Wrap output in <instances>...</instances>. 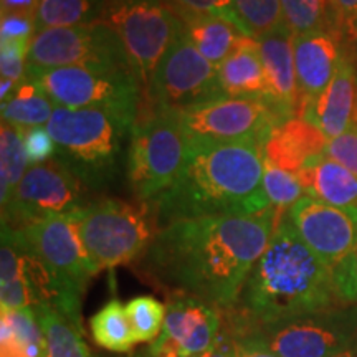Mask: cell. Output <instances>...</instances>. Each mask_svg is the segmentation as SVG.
<instances>
[{"instance_id": "5bb4252c", "label": "cell", "mask_w": 357, "mask_h": 357, "mask_svg": "<svg viewBox=\"0 0 357 357\" xmlns=\"http://www.w3.org/2000/svg\"><path fill=\"white\" fill-rule=\"evenodd\" d=\"M265 344L280 357H331L349 351L357 339V307L346 306L260 326Z\"/></svg>"}, {"instance_id": "30bf717a", "label": "cell", "mask_w": 357, "mask_h": 357, "mask_svg": "<svg viewBox=\"0 0 357 357\" xmlns=\"http://www.w3.org/2000/svg\"><path fill=\"white\" fill-rule=\"evenodd\" d=\"M105 22L121 38L144 98L159 61L182 30L181 17L169 0H106Z\"/></svg>"}, {"instance_id": "4fadbf2b", "label": "cell", "mask_w": 357, "mask_h": 357, "mask_svg": "<svg viewBox=\"0 0 357 357\" xmlns=\"http://www.w3.org/2000/svg\"><path fill=\"white\" fill-rule=\"evenodd\" d=\"M88 190L82 178L55 158L33 164L2 211V225L20 229L45 218L73 215L89 204Z\"/></svg>"}, {"instance_id": "2e32d148", "label": "cell", "mask_w": 357, "mask_h": 357, "mask_svg": "<svg viewBox=\"0 0 357 357\" xmlns=\"http://www.w3.org/2000/svg\"><path fill=\"white\" fill-rule=\"evenodd\" d=\"M287 218L328 266L357 250V208H339L305 195L289 208Z\"/></svg>"}, {"instance_id": "484cf974", "label": "cell", "mask_w": 357, "mask_h": 357, "mask_svg": "<svg viewBox=\"0 0 357 357\" xmlns=\"http://www.w3.org/2000/svg\"><path fill=\"white\" fill-rule=\"evenodd\" d=\"M56 102L37 83L24 79L10 100L2 102V121L30 129L48 124Z\"/></svg>"}, {"instance_id": "cb8c5ba5", "label": "cell", "mask_w": 357, "mask_h": 357, "mask_svg": "<svg viewBox=\"0 0 357 357\" xmlns=\"http://www.w3.org/2000/svg\"><path fill=\"white\" fill-rule=\"evenodd\" d=\"M33 311L42 328L47 357H89L82 337V323H77L66 312L47 303L33 306Z\"/></svg>"}, {"instance_id": "7c38bea8", "label": "cell", "mask_w": 357, "mask_h": 357, "mask_svg": "<svg viewBox=\"0 0 357 357\" xmlns=\"http://www.w3.org/2000/svg\"><path fill=\"white\" fill-rule=\"evenodd\" d=\"M60 66L131 68V63L121 38L101 20L88 25L48 29L33 35L26 55V68Z\"/></svg>"}, {"instance_id": "9c48e42d", "label": "cell", "mask_w": 357, "mask_h": 357, "mask_svg": "<svg viewBox=\"0 0 357 357\" xmlns=\"http://www.w3.org/2000/svg\"><path fill=\"white\" fill-rule=\"evenodd\" d=\"M218 66L205 58L182 30L159 61L149 88L142 98L141 109L181 114L207 102L223 100Z\"/></svg>"}, {"instance_id": "f6af8a7d", "label": "cell", "mask_w": 357, "mask_h": 357, "mask_svg": "<svg viewBox=\"0 0 357 357\" xmlns=\"http://www.w3.org/2000/svg\"><path fill=\"white\" fill-rule=\"evenodd\" d=\"M40 0H0L2 3V13H26L33 15L37 12Z\"/></svg>"}, {"instance_id": "7dc6e473", "label": "cell", "mask_w": 357, "mask_h": 357, "mask_svg": "<svg viewBox=\"0 0 357 357\" xmlns=\"http://www.w3.org/2000/svg\"><path fill=\"white\" fill-rule=\"evenodd\" d=\"M352 357H357V339H356L354 346H352Z\"/></svg>"}, {"instance_id": "bcb514c9", "label": "cell", "mask_w": 357, "mask_h": 357, "mask_svg": "<svg viewBox=\"0 0 357 357\" xmlns=\"http://www.w3.org/2000/svg\"><path fill=\"white\" fill-rule=\"evenodd\" d=\"M331 357H352V347L349 351H344V352H339L336 356H331Z\"/></svg>"}, {"instance_id": "4316f807", "label": "cell", "mask_w": 357, "mask_h": 357, "mask_svg": "<svg viewBox=\"0 0 357 357\" xmlns=\"http://www.w3.org/2000/svg\"><path fill=\"white\" fill-rule=\"evenodd\" d=\"M24 131L15 124L2 121L0 129V204L2 211L12 202L22 178L29 169L24 147Z\"/></svg>"}, {"instance_id": "603a6c76", "label": "cell", "mask_w": 357, "mask_h": 357, "mask_svg": "<svg viewBox=\"0 0 357 357\" xmlns=\"http://www.w3.org/2000/svg\"><path fill=\"white\" fill-rule=\"evenodd\" d=\"M187 38L211 63L220 66L243 37L242 30L225 17L177 12Z\"/></svg>"}, {"instance_id": "83f0119b", "label": "cell", "mask_w": 357, "mask_h": 357, "mask_svg": "<svg viewBox=\"0 0 357 357\" xmlns=\"http://www.w3.org/2000/svg\"><path fill=\"white\" fill-rule=\"evenodd\" d=\"M89 328L95 342L111 352H128L137 344L126 306L118 298L106 303L89 319Z\"/></svg>"}, {"instance_id": "d6a6232c", "label": "cell", "mask_w": 357, "mask_h": 357, "mask_svg": "<svg viewBox=\"0 0 357 357\" xmlns=\"http://www.w3.org/2000/svg\"><path fill=\"white\" fill-rule=\"evenodd\" d=\"M0 326L8 331L33 357H47V346L33 307L2 312Z\"/></svg>"}, {"instance_id": "8d00e7d4", "label": "cell", "mask_w": 357, "mask_h": 357, "mask_svg": "<svg viewBox=\"0 0 357 357\" xmlns=\"http://www.w3.org/2000/svg\"><path fill=\"white\" fill-rule=\"evenodd\" d=\"M324 155L344 166L357 176V129L341 134V136L329 139L326 144Z\"/></svg>"}, {"instance_id": "ffe728a7", "label": "cell", "mask_w": 357, "mask_h": 357, "mask_svg": "<svg viewBox=\"0 0 357 357\" xmlns=\"http://www.w3.org/2000/svg\"><path fill=\"white\" fill-rule=\"evenodd\" d=\"M328 141L314 124L303 118H293L271 131L263 158L271 166L298 174L310 160L324 154Z\"/></svg>"}, {"instance_id": "f35d334b", "label": "cell", "mask_w": 357, "mask_h": 357, "mask_svg": "<svg viewBox=\"0 0 357 357\" xmlns=\"http://www.w3.org/2000/svg\"><path fill=\"white\" fill-rule=\"evenodd\" d=\"M32 293H30L24 275H20L19 278L10 281V283L0 284V307H2V312L25 310V307H32Z\"/></svg>"}, {"instance_id": "ab89813d", "label": "cell", "mask_w": 357, "mask_h": 357, "mask_svg": "<svg viewBox=\"0 0 357 357\" xmlns=\"http://www.w3.org/2000/svg\"><path fill=\"white\" fill-rule=\"evenodd\" d=\"M0 35V42L32 40L35 35V17L26 13H2Z\"/></svg>"}, {"instance_id": "7a4b0ae2", "label": "cell", "mask_w": 357, "mask_h": 357, "mask_svg": "<svg viewBox=\"0 0 357 357\" xmlns=\"http://www.w3.org/2000/svg\"><path fill=\"white\" fill-rule=\"evenodd\" d=\"M265 147L255 144L189 146L176 182L147 202L158 230L200 217H250L270 208L263 172Z\"/></svg>"}, {"instance_id": "5b68a950", "label": "cell", "mask_w": 357, "mask_h": 357, "mask_svg": "<svg viewBox=\"0 0 357 357\" xmlns=\"http://www.w3.org/2000/svg\"><path fill=\"white\" fill-rule=\"evenodd\" d=\"M73 217L96 271L136 263L158 231L153 212L144 202L102 197L89 202Z\"/></svg>"}, {"instance_id": "e0dca14e", "label": "cell", "mask_w": 357, "mask_h": 357, "mask_svg": "<svg viewBox=\"0 0 357 357\" xmlns=\"http://www.w3.org/2000/svg\"><path fill=\"white\" fill-rule=\"evenodd\" d=\"M351 38L334 30L294 35V68H296L298 93L301 114L331 83L344 55V47Z\"/></svg>"}, {"instance_id": "1f68e13d", "label": "cell", "mask_w": 357, "mask_h": 357, "mask_svg": "<svg viewBox=\"0 0 357 357\" xmlns=\"http://www.w3.org/2000/svg\"><path fill=\"white\" fill-rule=\"evenodd\" d=\"M126 311L137 342L155 341L162 333L167 305H164L158 298L149 296V294L132 298L128 301Z\"/></svg>"}, {"instance_id": "74e56055", "label": "cell", "mask_w": 357, "mask_h": 357, "mask_svg": "<svg viewBox=\"0 0 357 357\" xmlns=\"http://www.w3.org/2000/svg\"><path fill=\"white\" fill-rule=\"evenodd\" d=\"M176 12L200 13V15H217L234 20L235 0H169Z\"/></svg>"}, {"instance_id": "8992f818", "label": "cell", "mask_w": 357, "mask_h": 357, "mask_svg": "<svg viewBox=\"0 0 357 357\" xmlns=\"http://www.w3.org/2000/svg\"><path fill=\"white\" fill-rule=\"evenodd\" d=\"M189 142L178 116L142 109L126 151V176L137 202H151L171 187L184 169Z\"/></svg>"}, {"instance_id": "d6986e66", "label": "cell", "mask_w": 357, "mask_h": 357, "mask_svg": "<svg viewBox=\"0 0 357 357\" xmlns=\"http://www.w3.org/2000/svg\"><path fill=\"white\" fill-rule=\"evenodd\" d=\"M258 40L268 84L266 101L281 123L300 118L301 101L294 68V35L287 25L261 35Z\"/></svg>"}, {"instance_id": "d590c367", "label": "cell", "mask_w": 357, "mask_h": 357, "mask_svg": "<svg viewBox=\"0 0 357 357\" xmlns=\"http://www.w3.org/2000/svg\"><path fill=\"white\" fill-rule=\"evenodd\" d=\"M24 147L30 166L43 164L55 158L56 146L47 126L30 128L24 131Z\"/></svg>"}, {"instance_id": "ee69618b", "label": "cell", "mask_w": 357, "mask_h": 357, "mask_svg": "<svg viewBox=\"0 0 357 357\" xmlns=\"http://www.w3.org/2000/svg\"><path fill=\"white\" fill-rule=\"evenodd\" d=\"M2 331H0V352H2V357H33L17 341L15 337L12 336L10 331L3 326H0Z\"/></svg>"}, {"instance_id": "3957f363", "label": "cell", "mask_w": 357, "mask_h": 357, "mask_svg": "<svg viewBox=\"0 0 357 357\" xmlns=\"http://www.w3.org/2000/svg\"><path fill=\"white\" fill-rule=\"evenodd\" d=\"M235 307L260 328L346 306L334 293L331 266L306 247L284 217L250 271Z\"/></svg>"}, {"instance_id": "f546056e", "label": "cell", "mask_w": 357, "mask_h": 357, "mask_svg": "<svg viewBox=\"0 0 357 357\" xmlns=\"http://www.w3.org/2000/svg\"><path fill=\"white\" fill-rule=\"evenodd\" d=\"M234 20L247 37L260 38L284 25L281 0H235Z\"/></svg>"}, {"instance_id": "6da1fadb", "label": "cell", "mask_w": 357, "mask_h": 357, "mask_svg": "<svg viewBox=\"0 0 357 357\" xmlns=\"http://www.w3.org/2000/svg\"><path fill=\"white\" fill-rule=\"evenodd\" d=\"M273 207L250 217H200L160 227L134 271L164 293H182L208 305L238 303L250 271L276 229Z\"/></svg>"}, {"instance_id": "ac0fdd59", "label": "cell", "mask_w": 357, "mask_h": 357, "mask_svg": "<svg viewBox=\"0 0 357 357\" xmlns=\"http://www.w3.org/2000/svg\"><path fill=\"white\" fill-rule=\"evenodd\" d=\"M301 118L319 128L328 139L357 129V50L351 40L331 83L318 100L306 106Z\"/></svg>"}, {"instance_id": "4dcf8cb0", "label": "cell", "mask_w": 357, "mask_h": 357, "mask_svg": "<svg viewBox=\"0 0 357 357\" xmlns=\"http://www.w3.org/2000/svg\"><path fill=\"white\" fill-rule=\"evenodd\" d=\"M263 187L276 213L278 225L284 220L289 208L306 195L296 174L283 171L268 162H265V172H263Z\"/></svg>"}, {"instance_id": "52a82bcc", "label": "cell", "mask_w": 357, "mask_h": 357, "mask_svg": "<svg viewBox=\"0 0 357 357\" xmlns=\"http://www.w3.org/2000/svg\"><path fill=\"white\" fill-rule=\"evenodd\" d=\"M25 79L37 83L56 106L105 109L132 123L139 116L142 89L131 68H26Z\"/></svg>"}, {"instance_id": "7402d4cb", "label": "cell", "mask_w": 357, "mask_h": 357, "mask_svg": "<svg viewBox=\"0 0 357 357\" xmlns=\"http://www.w3.org/2000/svg\"><path fill=\"white\" fill-rule=\"evenodd\" d=\"M296 176L307 197L339 208H357V176L328 155L310 160Z\"/></svg>"}, {"instance_id": "c3c4849f", "label": "cell", "mask_w": 357, "mask_h": 357, "mask_svg": "<svg viewBox=\"0 0 357 357\" xmlns=\"http://www.w3.org/2000/svg\"><path fill=\"white\" fill-rule=\"evenodd\" d=\"M352 38H357V22H356L354 29H352Z\"/></svg>"}, {"instance_id": "8fae6325", "label": "cell", "mask_w": 357, "mask_h": 357, "mask_svg": "<svg viewBox=\"0 0 357 357\" xmlns=\"http://www.w3.org/2000/svg\"><path fill=\"white\" fill-rule=\"evenodd\" d=\"M177 116L189 146L265 147L271 131L283 124L270 102L258 98H223Z\"/></svg>"}, {"instance_id": "681fc988", "label": "cell", "mask_w": 357, "mask_h": 357, "mask_svg": "<svg viewBox=\"0 0 357 357\" xmlns=\"http://www.w3.org/2000/svg\"><path fill=\"white\" fill-rule=\"evenodd\" d=\"M192 357H204V356H192Z\"/></svg>"}, {"instance_id": "b9f144b4", "label": "cell", "mask_w": 357, "mask_h": 357, "mask_svg": "<svg viewBox=\"0 0 357 357\" xmlns=\"http://www.w3.org/2000/svg\"><path fill=\"white\" fill-rule=\"evenodd\" d=\"M331 8L337 30L352 40V29L357 22V0H331Z\"/></svg>"}, {"instance_id": "277c9868", "label": "cell", "mask_w": 357, "mask_h": 357, "mask_svg": "<svg viewBox=\"0 0 357 357\" xmlns=\"http://www.w3.org/2000/svg\"><path fill=\"white\" fill-rule=\"evenodd\" d=\"M132 121L105 109H71L56 106L47 124L56 146L55 159L82 178L89 190L116 181Z\"/></svg>"}, {"instance_id": "9a60e30c", "label": "cell", "mask_w": 357, "mask_h": 357, "mask_svg": "<svg viewBox=\"0 0 357 357\" xmlns=\"http://www.w3.org/2000/svg\"><path fill=\"white\" fill-rule=\"evenodd\" d=\"M222 323L220 307L189 294H167V314L162 333L136 357L202 356L212 346Z\"/></svg>"}, {"instance_id": "836d02e7", "label": "cell", "mask_w": 357, "mask_h": 357, "mask_svg": "<svg viewBox=\"0 0 357 357\" xmlns=\"http://www.w3.org/2000/svg\"><path fill=\"white\" fill-rule=\"evenodd\" d=\"M331 280L339 305H357V250L331 266Z\"/></svg>"}, {"instance_id": "d4e9b609", "label": "cell", "mask_w": 357, "mask_h": 357, "mask_svg": "<svg viewBox=\"0 0 357 357\" xmlns=\"http://www.w3.org/2000/svg\"><path fill=\"white\" fill-rule=\"evenodd\" d=\"M106 0H40L35 12V33L105 20Z\"/></svg>"}, {"instance_id": "e575fe53", "label": "cell", "mask_w": 357, "mask_h": 357, "mask_svg": "<svg viewBox=\"0 0 357 357\" xmlns=\"http://www.w3.org/2000/svg\"><path fill=\"white\" fill-rule=\"evenodd\" d=\"M32 40H10L0 42V70L2 78H8L15 83H22L26 73V55H29Z\"/></svg>"}, {"instance_id": "60d3db41", "label": "cell", "mask_w": 357, "mask_h": 357, "mask_svg": "<svg viewBox=\"0 0 357 357\" xmlns=\"http://www.w3.org/2000/svg\"><path fill=\"white\" fill-rule=\"evenodd\" d=\"M236 342V357H280L265 344L258 328L234 334Z\"/></svg>"}, {"instance_id": "f1b7e54d", "label": "cell", "mask_w": 357, "mask_h": 357, "mask_svg": "<svg viewBox=\"0 0 357 357\" xmlns=\"http://www.w3.org/2000/svg\"><path fill=\"white\" fill-rule=\"evenodd\" d=\"M281 12L283 24L291 30L293 35L319 30L339 32L334 22L331 0H281Z\"/></svg>"}, {"instance_id": "44dd1931", "label": "cell", "mask_w": 357, "mask_h": 357, "mask_svg": "<svg viewBox=\"0 0 357 357\" xmlns=\"http://www.w3.org/2000/svg\"><path fill=\"white\" fill-rule=\"evenodd\" d=\"M218 77L227 98H258L266 101L268 84L258 40L243 35L235 50L218 66Z\"/></svg>"}, {"instance_id": "ba28073f", "label": "cell", "mask_w": 357, "mask_h": 357, "mask_svg": "<svg viewBox=\"0 0 357 357\" xmlns=\"http://www.w3.org/2000/svg\"><path fill=\"white\" fill-rule=\"evenodd\" d=\"M13 230L22 248L37 257L56 280L60 288L58 310L82 323V296L98 271L83 247L75 217L45 218Z\"/></svg>"}, {"instance_id": "7bdbcfd3", "label": "cell", "mask_w": 357, "mask_h": 357, "mask_svg": "<svg viewBox=\"0 0 357 357\" xmlns=\"http://www.w3.org/2000/svg\"><path fill=\"white\" fill-rule=\"evenodd\" d=\"M204 357H236V342L234 333L220 323L217 336L213 339L212 346L207 352H204Z\"/></svg>"}]
</instances>
